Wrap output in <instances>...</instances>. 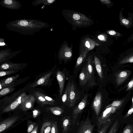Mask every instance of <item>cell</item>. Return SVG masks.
<instances>
[{
  "label": "cell",
  "mask_w": 133,
  "mask_h": 133,
  "mask_svg": "<svg viewBox=\"0 0 133 133\" xmlns=\"http://www.w3.org/2000/svg\"><path fill=\"white\" fill-rule=\"evenodd\" d=\"M5 26L9 30L26 36L33 35L50 26L48 23L40 20L26 18L9 22Z\"/></svg>",
  "instance_id": "6da1fadb"
},
{
  "label": "cell",
  "mask_w": 133,
  "mask_h": 133,
  "mask_svg": "<svg viewBox=\"0 0 133 133\" xmlns=\"http://www.w3.org/2000/svg\"><path fill=\"white\" fill-rule=\"evenodd\" d=\"M67 16L72 23L76 25H88L90 23L89 18L79 12L69 11L67 14Z\"/></svg>",
  "instance_id": "7a4b0ae2"
},
{
  "label": "cell",
  "mask_w": 133,
  "mask_h": 133,
  "mask_svg": "<svg viewBox=\"0 0 133 133\" xmlns=\"http://www.w3.org/2000/svg\"><path fill=\"white\" fill-rule=\"evenodd\" d=\"M117 109L113 107L105 109L98 117L97 123L98 132L101 129L102 125L110 119V117Z\"/></svg>",
  "instance_id": "3957f363"
},
{
  "label": "cell",
  "mask_w": 133,
  "mask_h": 133,
  "mask_svg": "<svg viewBox=\"0 0 133 133\" xmlns=\"http://www.w3.org/2000/svg\"><path fill=\"white\" fill-rule=\"evenodd\" d=\"M93 63L92 57L89 56L88 57L87 61L85 65L88 78V86H92L96 85L94 78V72Z\"/></svg>",
  "instance_id": "277c9868"
},
{
  "label": "cell",
  "mask_w": 133,
  "mask_h": 133,
  "mask_svg": "<svg viewBox=\"0 0 133 133\" xmlns=\"http://www.w3.org/2000/svg\"><path fill=\"white\" fill-rule=\"evenodd\" d=\"M36 99L32 95H25L21 99L20 108L23 111H26L31 109L33 107Z\"/></svg>",
  "instance_id": "5b68a950"
},
{
  "label": "cell",
  "mask_w": 133,
  "mask_h": 133,
  "mask_svg": "<svg viewBox=\"0 0 133 133\" xmlns=\"http://www.w3.org/2000/svg\"><path fill=\"white\" fill-rule=\"evenodd\" d=\"M124 10L122 8L120 10L119 15L120 24L129 29L133 26V14L128 12V17L126 18L123 14V11Z\"/></svg>",
  "instance_id": "8992f818"
},
{
  "label": "cell",
  "mask_w": 133,
  "mask_h": 133,
  "mask_svg": "<svg viewBox=\"0 0 133 133\" xmlns=\"http://www.w3.org/2000/svg\"><path fill=\"white\" fill-rule=\"evenodd\" d=\"M87 98V95H85L78 105L74 109L72 120L73 125L75 124L78 115L81 112L86 105Z\"/></svg>",
  "instance_id": "52a82bcc"
},
{
  "label": "cell",
  "mask_w": 133,
  "mask_h": 133,
  "mask_svg": "<svg viewBox=\"0 0 133 133\" xmlns=\"http://www.w3.org/2000/svg\"><path fill=\"white\" fill-rule=\"evenodd\" d=\"M95 125L92 124L88 118L82 122L77 133H93Z\"/></svg>",
  "instance_id": "ba28073f"
},
{
  "label": "cell",
  "mask_w": 133,
  "mask_h": 133,
  "mask_svg": "<svg viewBox=\"0 0 133 133\" xmlns=\"http://www.w3.org/2000/svg\"><path fill=\"white\" fill-rule=\"evenodd\" d=\"M1 6L10 9L17 10L22 7L21 2L16 0H3L0 1Z\"/></svg>",
  "instance_id": "9c48e42d"
},
{
  "label": "cell",
  "mask_w": 133,
  "mask_h": 133,
  "mask_svg": "<svg viewBox=\"0 0 133 133\" xmlns=\"http://www.w3.org/2000/svg\"><path fill=\"white\" fill-rule=\"evenodd\" d=\"M102 101L101 93L98 92L95 96L92 104V107L96 116H98L101 109Z\"/></svg>",
  "instance_id": "30bf717a"
},
{
  "label": "cell",
  "mask_w": 133,
  "mask_h": 133,
  "mask_svg": "<svg viewBox=\"0 0 133 133\" xmlns=\"http://www.w3.org/2000/svg\"><path fill=\"white\" fill-rule=\"evenodd\" d=\"M25 95V93H22L14 101L4 108L3 109L2 112L4 113L16 109L21 105L22 97Z\"/></svg>",
  "instance_id": "8fae6325"
},
{
  "label": "cell",
  "mask_w": 133,
  "mask_h": 133,
  "mask_svg": "<svg viewBox=\"0 0 133 133\" xmlns=\"http://www.w3.org/2000/svg\"><path fill=\"white\" fill-rule=\"evenodd\" d=\"M17 116H14L8 118L0 123V133L7 129L13 124L18 119Z\"/></svg>",
  "instance_id": "7c38bea8"
},
{
  "label": "cell",
  "mask_w": 133,
  "mask_h": 133,
  "mask_svg": "<svg viewBox=\"0 0 133 133\" xmlns=\"http://www.w3.org/2000/svg\"><path fill=\"white\" fill-rule=\"evenodd\" d=\"M72 55L71 49L66 45H64L62 47L59 53V58L65 60L69 59Z\"/></svg>",
  "instance_id": "4fadbf2b"
},
{
  "label": "cell",
  "mask_w": 133,
  "mask_h": 133,
  "mask_svg": "<svg viewBox=\"0 0 133 133\" xmlns=\"http://www.w3.org/2000/svg\"><path fill=\"white\" fill-rule=\"evenodd\" d=\"M77 97L75 85L73 82H71L70 95V103L69 106V107L72 108L75 105Z\"/></svg>",
  "instance_id": "5bb4252c"
},
{
  "label": "cell",
  "mask_w": 133,
  "mask_h": 133,
  "mask_svg": "<svg viewBox=\"0 0 133 133\" xmlns=\"http://www.w3.org/2000/svg\"><path fill=\"white\" fill-rule=\"evenodd\" d=\"M130 74L129 70H123L118 73L116 76V82L117 85L122 84L127 78Z\"/></svg>",
  "instance_id": "9a60e30c"
},
{
  "label": "cell",
  "mask_w": 133,
  "mask_h": 133,
  "mask_svg": "<svg viewBox=\"0 0 133 133\" xmlns=\"http://www.w3.org/2000/svg\"><path fill=\"white\" fill-rule=\"evenodd\" d=\"M56 78L59 85V95L61 97L64 88L65 75L63 72L58 70L56 73Z\"/></svg>",
  "instance_id": "2e32d148"
},
{
  "label": "cell",
  "mask_w": 133,
  "mask_h": 133,
  "mask_svg": "<svg viewBox=\"0 0 133 133\" xmlns=\"http://www.w3.org/2000/svg\"><path fill=\"white\" fill-rule=\"evenodd\" d=\"M124 54L125 56L120 61L119 64H123L133 62V48L128 50Z\"/></svg>",
  "instance_id": "e0dca14e"
},
{
  "label": "cell",
  "mask_w": 133,
  "mask_h": 133,
  "mask_svg": "<svg viewBox=\"0 0 133 133\" xmlns=\"http://www.w3.org/2000/svg\"><path fill=\"white\" fill-rule=\"evenodd\" d=\"M52 73V72H51L45 75L31 85L30 87H35L39 85H46L48 82Z\"/></svg>",
  "instance_id": "ac0fdd59"
},
{
  "label": "cell",
  "mask_w": 133,
  "mask_h": 133,
  "mask_svg": "<svg viewBox=\"0 0 133 133\" xmlns=\"http://www.w3.org/2000/svg\"><path fill=\"white\" fill-rule=\"evenodd\" d=\"M71 83L69 82L66 86L64 93L62 97L63 103L69 106L70 103V91Z\"/></svg>",
  "instance_id": "d6986e66"
},
{
  "label": "cell",
  "mask_w": 133,
  "mask_h": 133,
  "mask_svg": "<svg viewBox=\"0 0 133 133\" xmlns=\"http://www.w3.org/2000/svg\"><path fill=\"white\" fill-rule=\"evenodd\" d=\"M21 64H20L5 63L0 66V70H14L21 69Z\"/></svg>",
  "instance_id": "ffe728a7"
},
{
  "label": "cell",
  "mask_w": 133,
  "mask_h": 133,
  "mask_svg": "<svg viewBox=\"0 0 133 133\" xmlns=\"http://www.w3.org/2000/svg\"><path fill=\"white\" fill-rule=\"evenodd\" d=\"M19 76V75L17 74L16 75L9 77L4 80H2L0 82V89L5 87H8V86L12 84V82L15 80Z\"/></svg>",
  "instance_id": "44dd1931"
},
{
  "label": "cell",
  "mask_w": 133,
  "mask_h": 133,
  "mask_svg": "<svg viewBox=\"0 0 133 133\" xmlns=\"http://www.w3.org/2000/svg\"><path fill=\"white\" fill-rule=\"evenodd\" d=\"M71 121L69 116H65L62 119V127L63 130L62 133H67L71 124Z\"/></svg>",
  "instance_id": "7402d4cb"
},
{
  "label": "cell",
  "mask_w": 133,
  "mask_h": 133,
  "mask_svg": "<svg viewBox=\"0 0 133 133\" xmlns=\"http://www.w3.org/2000/svg\"><path fill=\"white\" fill-rule=\"evenodd\" d=\"M79 79L80 84L82 86L85 85L88 82V78L85 65L82 69L79 75Z\"/></svg>",
  "instance_id": "603a6c76"
},
{
  "label": "cell",
  "mask_w": 133,
  "mask_h": 133,
  "mask_svg": "<svg viewBox=\"0 0 133 133\" xmlns=\"http://www.w3.org/2000/svg\"><path fill=\"white\" fill-rule=\"evenodd\" d=\"M35 95L37 100V102L39 104L50 105L55 104V103L50 102L46 100L42 95V93L39 91H35Z\"/></svg>",
  "instance_id": "cb8c5ba5"
},
{
  "label": "cell",
  "mask_w": 133,
  "mask_h": 133,
  "mask_svg": "<svg viewBox=\"0 0 133 133\" xmlns=\"http://www.w3.org/2000/svg\"><path fill=\"white\" fill-rule=\"evenodd\" d=\"M94 62L98 75L100 78L102 79L103 75L101 63L99 58L96 56L94 57Z\"/></svg>",
  "instance_id": "d4e9b609"
},
{
  "label": "cell",
  "mask_w": 133,
  "mask_h": 133,
  "mask_svg": "<svg viewBox=\"0 0 133 133\" xmlns=\"http://www.w3.org/2000/svg\"><path fill=\"white\" fill-rule=\"evenodd\" d=\"M88 51L87 50H84L81 52L76 63L75 65L76 68L78 67L82 63L86 57Z\"/></svg>",
  "instance_id": "484cf974"
},
{
  "label": "cell",
  "mask_w": 133,
  "mask_h": 133,
  "mask_svg": "<svg viewBox=\"0 0 133 133\" xmlns=\"http://www.w3.org/2000/svg\"><path fill=\"white\" fill-rule=\"evenodd\" d=\"M52 123L47 122L43 123L41 128L40 133H50Z\"/></svg>",
  "instance_id": "4316f807"
},
{
  "label": "cell",
  "mask_w": 133,
  "mask_h": 133,
  "mask_svg": "<svg viewBox=\"0 0 133 133\" xmlns=\"http://www.w3.org/2000/svg\"><path fill=\"white\" fill-rule=\"evenodd\" d=\"M84 46L86 49V50L88 51L93 49L96 44L95 41L89 38H86L84 41Z\"/></svg>",
  "instance_id": "83f0119b"
},
{
  "label": "cell",
  "mask_w": 133,
  "mask_h": 133,
  "mask_svg": "<svg viewBox=\"0 0 133 133\" xmlns=\"http://www.w3.org/2000/svg\"><path fill=\"white\" fill-rule=\"evenodd\" d=\"M55 1V0H36L32 2L31 3L33 5L35 6L41 4L50 5L52 4Z\"/></svg>",
  "instance_id": "f1b7e54d"
},
{
  "label": "cell",
  "mask_w": 133,
  "mask_h": 133,
  "mask_svg": "<svg viewBox=\"0 0 133 133\" xmlns=\"http://www.w3.org/2000/svg\"><path fill=\"white\" fill-rule=\"evenodd\" d=\"M11 50V49L2 50L0 51V62H2L6 59L11 53L10 52Z\"/></svg>",
  "instance_id": "f546056e"
},
{
  "label": "cell",
  "mask_w": 133,
  "mask_h": 133,
  "mask_svg": "<svg viewBox=\"0 0 133 133\" xmlns=\"http://www.w3.org/2000/svg\"><path fill=\"white\" fill-rule=\"evenodd\" d=\"M48 109L50 111L56 115H59L64 112V110L58 107H49Z\"/></svg>",
  "instance_id": "4dcf8cb0"
},
{
  "label": "cell",
  "mask_w": 133,
  "mask_h": 133,
  "mask_svg": "<svg viewBox=\"0 0 133 133\" xmlns=\"http://www.w3.org/2000/svg\"><path fill=\"white\" fill-rule=\"evenodd\" d=\"M124 101L123 99L114 101L111 103L107 106L105 109L110 107H113L117 109H118L122 106Z\"/></svg>",
  "instance_id": "1f68e13d"
},
{
  "label": "cell",
  "mask_w": 133,
  "mask_h": 133,
  "mask_svg": "<svg viewBox=\"0 0 133 133\" xmlns=\"http://www.w3.org/2000/svg\"><path fill=\"white\" fill-rule=\"evenodd\" d=\"M15 88L11 87H9L2 89L0 91V96L1 97L9 94L13 91Z\"/></svg>",
  "instance_id": "d6a6232c"
},
{
  "label": "cell",
  "mask_w": 133,
  "mask_h": 133,
  "mask_svg": "<svg viewBox=\"0 0 133 133\" xmlns=\"http://www.w3.org/2000/svg\"><path fill=\"white\" fill-rule=\"evenodd\" d=\"M112 121L110 119L108 121L103 124L98 133H106L108 128L111 124Z\"/></svg>",
  "instance_id": "836d02e7"
},
{
  "label": "cell",
  "mask_w": 133,
  "mask_h": 133,
  "mask_svg": "<svg viewBox=\"0 0 133 133\" xmlns=\"http://www.w3.org/2000/svg\"><path fill=\"white\" fill-rule=\"evenodd\" d=\"M119 122L116 120L111 126L108 133H116L118 128Z\"/></svg>",
  "instance_id": "e575fe53"
},
{
  "label": "cell",
  "mask_w": 133,
  "mask_h": 133,
  "mask_svg": "<svg viewBox=\"0 0 133 133\" xmlns=\"http://www.w3.org/2000/svg\"><path fill=\"white\" fill-rule=\"evenodd\" d=\"M36 124L30 120L28 121L27 133H30L34 129Z\"/></svg>",
  "instance_id": "d590c367"
},
{
  "label": "cell",
  "mask_w": 133,
  "mask_h": 133,
  "mask_svg": "<svg viewBox=\"0 0 133 133\" xmlns=\"http://www.w3.org/2000/svg\"><path fill=\"white\" fill-rule=\"evenodd\" d=\"M107 32L109 35L116 38L120 37L123 35L119 32L114 30H109L107 31Z\"/></svg>",
  "instance_id": "8d00e7d4"
},
{
  "label": "cell",
  "mask_w": 133,
  "mask_h": 133,
  "mask_svg": "<svg viewBox=\"0 0 133 133\" xmlns=\"http://www.w3.org/2000/svg\"><path fill=\"white\" fill-rule=\"evenodd\" d=\"M122 133H133V125H127L124 128Z\"/></svg>",
  "instance_id": "74e56055"
},
{
  "label": "cell",
  "mask_w": 133,
  "mask_h": 133,
  "mask_svg": "<svg viewBox=\"0 0 133 133\" xmlns=\"http://www.w3.org/2000/svg\"><path fill=\"white\" fill-rule=\"evenodd\" d=\"M50 133H59L57 122L52 123Z\"/></svg>",
  "instance_id": "f35d334b"
},
{
  "label": "cell",
  "mask_w": 133,
  "mask_h": 133,
  "mask_svg": "<svg viewBox=\"0 0 133 133\" xmlns=\"http://www.w3.org/2000/svg\"><path fill=\"white\" fill-rule=\"evenodd\" d=\"M16 72V71L15 70H10L7 71H1L0 72V77H2L12 74L15 73Z\"/></svg>",
  "instance_id": "ab89813d"
},
{
  "label": "cell",
  "mask_w": 133,
  "mask_h": 133,
  "mask_svg": "<svg viewBox=\"0 0 133 133\" xmlns=\"http://www.w3.org/2000/svg\"><path fill=\"white\" fill-rule=\"evenodd\" d=\"M127 87V91L133 89V78L128 84Z\"/></svg>",
  "instance_id": "60d3db41"
},
{
  "label": "cell",
  "mask_w": 133,
  "mask_h": 133,
  "mask_svg": "<svg viewBox=\"0 0 133 133\" xmlns=\"http://www.w3.org/2000/svg\"><path fill=\"white\" fill-rule=\"evenodd\" d=\"M42 94L43 96L45 98V99L47 101L52 103H55V101L52 98L50 97L45 95L43 94Z\"/></svg>",
  "instance_id": "b9f144b4"
},
{
  "label": "cell",
  "mask_w": 133,
  "mask_h": 133,
  "mask_svg": "<svg viewBox=\"0 0 133 133\" xmlns=\"http://www.w3.org/2000/svg\"><path fill=\"white\" fill-rule=\"evenodd\" d=\"M40 113V111L38 110L35 109L33 111L32 116L35 118L37 117Z\"/></svg>",
  "instance_id": "7bdbcfd3"
},
{
  "label": "cell",
  "mask_w": 133,
  "mask_h": 133,
  "mask_svg": "<svg viewBox=\"0 0 133 133\" xmlns=\"http://www.w3.org/2000/svg\"><path fill=\"white\" fill-rule=\"evenodd\" d=\"M100 1L104 4H106L107 5H112V3L111 1L110 0H100Z\"/></svg>",
  "instance_id": "ee69618b"
},
{
  "label": "cell",
  "mask_w": 133,
  "mask_h": 133,
  "mask_svg": "<svg viewBox=\"0 0 133 133\" xmlns=\"http://www.w3.org/2000/svg\"><path fill=\"white\" fill-rule=\"evenodd\" d=\"M38 125H37L34 129L30 133H37L38 131Z\"/></svg>",
  "instance_id": "f6af8a7d"
},
{
  "label": "cell",
  "mask_w": 133,
  "mask_h": 133,
  "mask_svg": "<svg viewBox=\"0 0 133 133\" xmlns=\"http://www.w3.org/2000/svg\"><path fill=\"white\" fill-rule=\"evenodd\" d=\"M127 41L128 43L133 41V33L128 38Z\"/></svg>",
  "instance_id": "bcb514c9"
},
{
  "label": "cell",
  "mask_w": 133,
  "mask_h": 133,
  "mask_svg": "<svg viewBox=\"0 0 133 133\" xmlns=\"http://www.w3.org/2000/svg\"><path fill=\"white\" fill-rule=\"evenodd\" d=\"M98 37L100 40H104L105 39L104 36L103 35H100L98 36Z\"/></svg>",
  "instance_id": "7dc6e473"
},
{
  "label": "cell",
  "mask_w": 133,
  "mask_h": 133,
  "mask_svg": "<svg viewBox=\"0 0 133 133\" xmlns=\"http://www.w3.org/2000/svg\"><path fill=\"white\" fill-rule=\"evenodd\" d=\"M4 40L2 42V43H1V42H0V46H4L5 45V43L4 42Z\"/></svg>",
  "instance_id": "c3c4849f"
},
{
  "label": "cell",
  "mask_w": 133,
  "mask_h": 133,
  "mask_svg": "<svg viewBox=\"0 0 133 133\" xmlns=\"http://www.w3.org/2000/svg\"><path fill=\"white\" fill-rule=\"evenodd\" d=\"M132 105L131 107V109H133V97L132 100Z\"/></svg>",
  "instance_id": "681fc988"
}]
</instances>
